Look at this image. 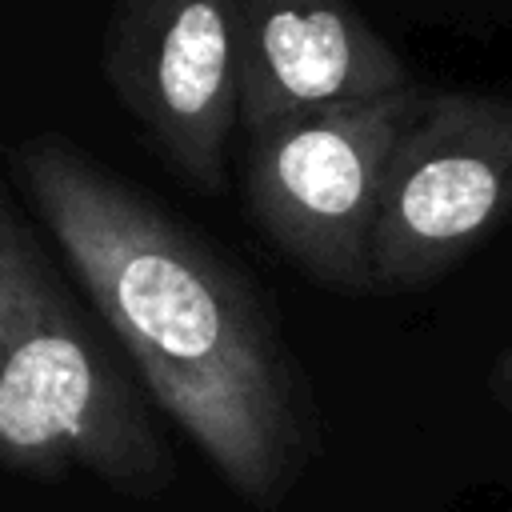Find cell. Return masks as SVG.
I'll list each match as a JSON object with an SVG mask.
<instances>
[{"instance_id": "cell-3", "label": "cell", "mask_w": 512, "mask_h": 512, "mask_svg": "<svg viewBox=\"0 0 512 512\" xmlns=\"http://www.w3.org/2000/svg\"><path fill=\"white\" fill-rule=\"evenodd\" d=\"M428 88H400L272 124L244 144V204L308 280L372 292V228L384 176Z\"/></svg>"}, {"instance_id": "cell-5", "label": "cell", "mask_w": 512, "mask_h": 512, "mask_svg": "<svg viewBox=\"0 0 512 512\" xmlns=\"http://www.w3.org/2000/svg\"><path fill=\"white\" fill-rule=\"evenodd\" d=\"M100 68L168 172L200 196H220L240 128L232 0H120Z\"/></svg>"}, {"instance_id": "cell-1", "label": "cell", "mask_w": 512, "mask_h": 512, "mask_svg": "<svg viewBox=\"0 0 512 512\" xmlns=\"http://www.w3.org/2000/svg\"><path fill=\"white\" fill-rule=\"evenodd\" d=\"M8 164L152 404L236 496H288L316 412L244 268L56 132L24 136Z\"/></svg>"}, {"instance_id": "cell-6", "label": "cell", "mask_w": 512, "mask_h": 512, "mask_svg": "<svg viewBox=\"0 0 512 512\" xmlns=\"http://www.w3.org/2000/svg\"><path fill=\"white\" fill-rule=\"evenodd\" d=\"M244 140L408 88V68L348 0H232Z\"/></svg>"}, {"instance_id": "cell-7", "label": "cell", "mask_w": 512, "mask_h": 512, "mask_svg": "<svg viewBox=\"0 0 512 512\" xmlns=\"http://www.w3.org/2000/svg\"><path fill=\"white\" fill-rule=\"evenodd\" d=\"M496 384H500L504 408L512 412V348H508V356H504V364H500V376H496Z\"/></svg>"}, {"instance_id": "cell-2", "label": "cell", "mask_w": 512, "mask_h": 512, "mask_svg": "<svg viewBox=\"0 0 512 512\" xmlns=\"http://www.w3.org/2000/svg\"><path fill=\"white\" fill-rule=\"evenodd\" d=\"M0 468L88 472L124 496L172 484V452L140 388L64 292L44 248L0 196Z\"/></svg>"}, {"instance_id": "cell-4", "label": "cell", "mask_w": 512, "mask_h": 512, "mask_svg": "<svg viewBox=\"0 0 512 512\" xmlns=\"http://www.w3.org/2000/svg\"><path fill=\"white\" fill-rule=\"evenodd\" d=\"M512 216V92H428L372 228V292H416Z\"/></svg>"}]
</instances>
